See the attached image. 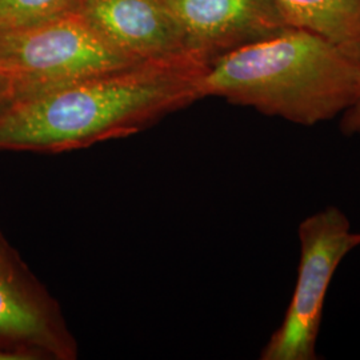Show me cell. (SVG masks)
Returning <instances> with one entry per match:
<instances>
[{"label": "cell", "mask_w": 360, "mask_h": 360, "mask_svg": "<svg viewBox=\"0 0 360 360\" xmlns=\"http://www.w3.org/2000/svg\"><path fill=\"white\" fill-rule=\"evenodd\" d=\"M208 67L184 53L13 99L0 114V153L60 154L138 134L203 99Z\"/></svg>", "instance_id": "1"}, {"label": "cell", "mask_w": 360, "mask_h": 360, "mask_svg": "<svg viewBox=\"0 0 360 360\" xmlns=\"http://www.w3.org/2000/svg\"><path fill=\"white\" fill-rule=\"evenodd\" d=\"M359 84V65L333 43L288 28L215 59L202 94L311 127L342 115Z\"/></svg>", "instance_id": "2"}, {"label": "cell", "mask_w": 360, "mask_h": 360, "mask_svg": "<svg viewBox=\"0 0 360 360\" xmlns=\"http://www.w3.org/2000/svg\"><path fill=\"white\" fill-rule=\"evenodd\" d=\"M139 63L119 51L79 13L0 31V79L15 99Z\"/></svg>", "instance_id": "3"}, {"label": "cell", "mask_w": 360, "mask_h": 360, "mask_svg": "<svg viewBox=\"0 0 360 360\" xmlns=\"http://www.w3.org/2000/svg\"><path fill=\"white\" fill-rule=\"evenodd\" d=\"M300 259L283 321L260 352L262 360H316L326 297L342 260L360 245L347 215L324 207L297 227Z\"/></svg>", "instance_id": "4"}, {"label": "cell", "mask_w": 360, "mask_h": 360, "mask_svg": "<svg viewBox=\"0 0 360 360\" xmlns=\"http://www.w3.org/2000/svg\"><path fill=\"white\" fill-rule=\"evenodd\" d=\"M0 347L26 349L43 360L79 355L58 300L0 231Z\"/></svg>", "instance_id": "5"}, {"label": "cell", "mask_w": 360, "mask_h": 360, "mask_svg": "<svg viewBox=\"0 0 360 360\" xmlns=\"http://www.w3.org/2000/svg\"><path fill=\"white\" fill-rule=\"evenodd\" d=\"M179 23L186 49L211 65L252 43L274 38L287 26L278 0H166Z\"/></svg>", "instance_id": "6"}, {"label": "cell", "mask_w": 360, "mask_h": 360, "mask_svg": "<svg viewBox=\"0 0 360 360\" xmlns=\"http://www.w3.org/2000/svg\"><path fill=\"white\" fill-rule=\"evenodd\" d=\"M79 13L138 62L190 53L166 0H84Z\"/></svg>", "instance_id": "7"}, {"label": "cell", "mask_w": 360, "mask_h": 360, "mask_svg": "<svg viewBox=\"0 0 360 360\" xmlns=\"http://www.w3.org/2000/svg\"><path fill=\"white\" fill-rule=\"evenodd\" d=\"M287 26L319 35L360 67V0H278Z\"/></svg>", "instance_id": "8"}, {"label": "cell", "mask_w": 360, "mask_h": 360, "mask_svg": "<svg viewBox=\"0 0 360 360\" xmlns=\"http://www.w3.org/2000/svg\"><path fill=\"white\" fill-rule=\"evenodd\" d=\"M84 0H0V31L37 26L77 13Z\"/></svg>", "instance_id": "9"}, {"label": "cell", "mask_w": 360, "mask_h": 360, "mask_svg": "<svg viewBox=\"0 0 360 360\" xmlns=\"http://www.w3.org/2000/svg\"><path fill=\"white\" fill-rule=\"evenodd\" d=\"M339 117H340V122H339L340 132L347 138L360 139V84L356 98Z\"/></svg>", "instance_id": "10"}, {"label": "cell", "mask_w": 360, "mask_h": 360, "mask_svg": "<svg viewBox=\"0 0 360 360\" xmlns=\"http://www.w3.org/2000/svg\"><path fill=\"white\" fill-rule=\"evenodd\" d=\"M0 360H43V358L32 351L0 347Z\"/></svg>", "instance_id": "11"}, {"label": "cell", "mask_w": 360, "mask_h": 360, "mask_svg": "<svg viewBox=\"0 0 360 360\" xmlns=\"http://www.w3.org/2000/svg\"><path fill=\"white\" fill-rule=\"evenodd\" d=\"M13 99L15 96H13V89L6 80L0 79V114L13 103Z\"/></svg>", "instance_id": "12"}]
</instances>
